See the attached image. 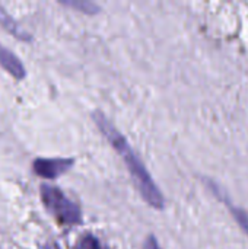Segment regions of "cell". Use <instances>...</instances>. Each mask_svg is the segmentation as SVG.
I'll use <instances>...</instances> for the list:
<instances>
[{
	"instance_id": "ba28073f",
	"label": "cell",
	"mask_w": 248,
	"mask_h": 249,
	"mask_svg": "<svg viewBox=\"0 0 248 249\" xmlns=\"http://www.w3.org/2000/svg\"><path fill=\"white\" fill-rule=\"evenodd\" d=\"M75 249H104L102 245L99 244V241L91 235V233H86L83 236L79 238V241L76 242V247Z\"/></svg>"
},
{
	"instance_id": "52a82bcc",
	"label": "cell",
	"mask_w": 248,
	"mask_h": 249,
	"mask_svg": "<svg viewBox=\"0 0 248 249\" xmlns=\"http://www.w3.org/2000/svg\"><path fill=\"white\" fill-rule=\"evenodd\" d=\"M227 206L231 209V213L235 219V222L238 223V226L244 231V233L248 236V213L244 209H240V207H235L232 206L229 201H227Z\"/></svg>"
},
{
	"instance_id": "7a4b0ae2",
	"label": "cell",
	"mask_w": 248,
	"mask_h": 249,
	"mask_svg": "<svg viewBox=\"0 0 248 249\" xmlns=\"http://www.w3.org/2000/svg\"><path fill=\"white\" fill-rule=\"evenodd\" d=\"M41 201L45 210L61 225L75 226L82 223V212L76 203L66 197V194L57 187L42 184L39 188Z\"/></svg>"
},
{
	"instance_id": "9c48e42d",
	"label": "cell",
	"mask_w": 248,
	"mask_h": 249,
	"mask_svg": "<svg viewBox=\"0 0 248 249\" xmlns=\"http://www.w3.org/2000/svg\"><path fill=\"white\" fill-rule=\"evenodd\" d=\"M145 248L146 249H161V247H159V244H158L156 238H155L153 235H151V236H148V239H146V242H145Z\"/></svg>"
},
{
	"instance_id": "6da1fadb",
	"label": "cell",
	"mask_w": 248,
	"mask_h": 249,
	"mask_svg": "<svg viewBox=\"0 0 248 249\" xmlns=\"http://www.w3.org/2000/svg\"><path fill=\"white\" fill-rule=\"evenodd\" d=\"M94 123L98 125L99 131L104 134V137L110 142V144L115 149V152L121 156L139 194L142 198L151 206L158 210L164 209L165 206V198L161 190L158 188L156 182L152 179L149 171L140 160V158L136 155L133 147L129 144L127 139L115 128V125L99 111H95L92 114Z\"/></svg>"
},
{
	"instance_id": "8992f818",
	"label": "cell",
	"mask_w": 248,
	"mask_h": 249,
	"mask_svg": "<svg viewBox=\"0 0 248 249\" xmlns=\"http://www.w3.org/2000/svg\"><path fill=\"white\" fill-rule=\"evenodd\" d=\"M60 3L66 7L79 10V12L86 13V15H95L99 12V6L94 1H89V0H60Z\"/></svg>"
},
{
	"instance_id": "5b68a950",
	"label": "cell",
	"mask_w": 248,
	"mask_h": 249,
	"mask_svg": "<svg viewBox=\"0 0 248 249\" xmlns=\"http://www.w3.org/2000/svg\"><path fill=\"white\" fill-rule=\"evenodd\" d=\"M0 26H3L10 35H13L15 38L20 39V41H31L32 36L31 34H28L9 13L7 10L0 4Z\"/></svg>"
},
{
	"instance_id": "3957f363",
	"label": "cell",
	"mask_w": 248,
	"mask_h": 249,
	"mask_svg": "<svg viewBox=\"0 0 248 249\" xmlns=\"http://www.w3.org/2000/svg\"><path fill=\"white\" fill-rule=\"evenodd\" d=\"M75 165L69 158H38L32 162V171L45 179H56Z\"/></svg>"
},
{
	"instance_id": "277c9868",
	"label": "cell",
	"mask_w": 248,
	"mask_h": 249,
	"mask_svg": "<svg viewBox=\"0 0 248 249\" xmlns=\"http://www.w3.org/2000/svg\"><path fill=\"white\" fill-rule=\"evenodd\" d=\"M0 66L15 79L22 80L26 76V70L25 66L22 64V61L19 60V57L12 53L10 50H7L4 45L0 44Z\"/></svg>"
}]
</instances>
